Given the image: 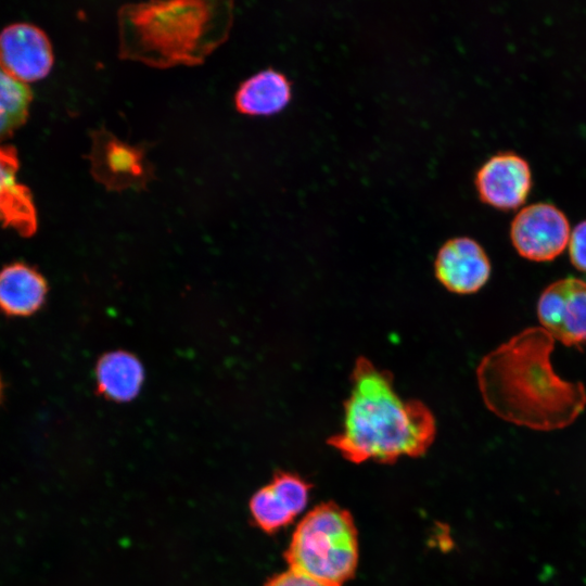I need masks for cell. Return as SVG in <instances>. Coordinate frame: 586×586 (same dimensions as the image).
I'll return each instance as SVG.
<instances>
[{
    "label": "cell",
    "instance_id": "30bf717a",
    "mask_svg": "<svg viewBox=\"0 0 586 586\" xmlns=\"http://www.w3.org/2000/svg\"><path fill=\"white\" fill-rule=\"evenodd\" d=\"M531 184L527 162L512 152H500L491 156L475 175L480 199L501 209L521 205L528 194Z\"/></svg>",
    "mask_w": 586,
    "mask_h": 586
},
{
    "label": "cell",
    "instance_id": "ba28073f",
    "mask_svg": "<svg viewBox=\"0 0 586 586\" xmlns=\"http://www.w3.org/2000/svg\"><path fill=\"white\" fill-rule=\"evenodd\" d=\"M52 64L50 40L36 25L14 23L0 31V65L16 80L26 84L43 78Z\"/></svg>",
    "mask_w": 586,
    "mask_h": 586
},
{
    "label": "cell",
    "instance_id": "e0dca14e",
    "mask_svg": "<svg viewBox=\"0 0 586 586\" xmlns=\"http://www.w3.org/2000/svg\"><path fill=\"white\" fill-rule=\"evenodd\" d=\"M569 252L574 267L586 271V220L577 224L570 234Z\"/></svg>",
    "mask_w": 586,
    "mask_h": 586
},
{
    "label": "cell",
    "instance_id": "8992f818",
    "mask_svg": "<svg viewBox=\"0 0 586 586\" xmlns=\"http://www.w3.org/2000/svg\"><path fill=\"white\" fill-rule=\"evenodd\" d=\"M510 237L518 253L530 260L547 262L565 249L570 239L566 216L553 204L522 208L511 222Z\"/></svg>",
    "mask_w": 586,
    "mask_h": 586
},
{
    "label": "cell",
    "instance_id": "277c9868",
    "mask_svg": "<svg viewBox=\"0 0 586 586\" xmlns=\"http://www.w3.org/2000/svg\"><path fill=\"white\" fill-rule=\"evenodd\" d=\"M285 560L290 570L342 586L358 563L357 528L351 513L332 502L316 506L297 524Z\"/></svg>",
    "mask_w": 586,
    "mask_h": 586
},
{
    "label": "cell",
    "instance_id": "3957f363",
    "mask_svg": "<svg viewBox=\"0 0 586 586\" xmlns=\"http://www.w3.org/2000/svg\"><path fill=\"white\" fill-rule=\"evenodd\" d=\"M120 59L166 68L198 65L230 34L231 1H151L117 13Z\"/></svg>",
    "mask_w": 586,
    "mask_h": 586
},
{
    "label": "cell",
    "instance_id": "9a60e30c",
    "mask_svg": "<svg viewBox=\"0 0 586 586\" xmlns=\"http://www.w3.org/2000/svg\"><path fill=\"white\" fill-rule=\"evenodd\" d=\"M143 381L141 362L126 352L104 355L97 366L98 390L105 397L118 402L132 399Z\"/></svg>",
    "mask_w": 586,
    "mask_h": 586
},
{
    "label": "cell",
    "instance_id": "6da1fadb",
    "mask_svg": "<svg viewBox=\"0 0 586 586\" xmlns=\"http://www.w3.org/2000/svg\"><path fill=\"white\" fill-rule=\"evenodd\" d=\"M553 347L555 339L544 328L531 327L485 355L476 379L486 407L498 418L532 430L572 424L585 410L586 388L555 372Z\"/></svg>",
    "mask_w": 586,
    "mask_h": 586
},
{
    "label": "cell",
    "instance_id": "52a82bcc",
    "mask_svg": "<svg viewBox=\"0 0 586 586\" xmlns=\"http://www.w3.org/2000/svg\"><path fill=\"white\" fill-rule=\"evenodd\" d=\"M542 328L565 346L586 344V281L568 277L548 285L537 303Z\"/></svg>",
    "mask_w": 586,
    "mask_h": 586
},
{
    "label": "cell",
    "instance_id": "8fae6325",
    "mask_svg": "<svg viewBox=\"0 0 586 586\" xmlns=\"http://www.w3.org/2000/svg\"><path fill=\"white\" fill-rule=\"evenodd\" d=\"M310 485L301 476L277 473L271 482L259 488L250 500V511L256 525L273 533L294 520L306 507Z\"/></svg>",
    "mask_w": 586,
    "mask_h": 586
},
{
    "label": "cell",
    "instance_id": "5bb4252c",
    "mask_svg": "<svg viewBox=\"0 0 586 586\" xmlns=\"http://www.w3.org/2000/svg\"><path fill=\"white\" fill-rule=\"evenodd\" d=\"M292 82L281 72L266 68L241 84L234 98L237 110L249 115H271L290 102Z\"/></svg>",
    "mask_w": 586,
    "mask_h": 586
},
{
    "label": "cell",
    "instance_id": "7c38bea8",
    "mask_svg": "<svg viewBox=\"0 0 586 586\" xmlns=\"http://www.w3.org/2000/svg\"><path fill=\"white\" fill-rule=\"evenodd\" d=\"M17 169L14 146L0 145V224L27 237L36 231L37 213L30 191L17 180Z\"/></svg>",
    "mask_w": 586,
    "mask_h": 586
},
{
    "label": "cell",
    "instance_id": "2e32d148",
    "mask_svg": "<svg viewBox=\"0 0 586 586\" xmlns=\"http://www.w3.org/2000/svg\"><path fill=\"white\" fill-rule=\"evenodd\" d=\"M31 91L0 65V138L17 128L28 114Z\"/></svg>",
    "mask_w": 586,
    "mask_h": 586
},
{
    "label": "cell",
    "instance_id": "7a4b0ae2",
    "mask_svg": "<svg viewBox=\"0 0 586 586\" xmlns=\"http://www.w3.org/2000/svg\"><path fill=\"white\" fill-rule=\"evenodd\" d=\"M393 381L390 371L370 359L355 360L343 429L327 441L348 461L390 463L422 456L432 445L436 422L431 409L421 400L402 398Z\"/></svg>",
    "mask_w": 586,
    "mask_h": 586
},
{
    "label": "cell",
    "instance_id": "4fadbf2b",
    "mask_svg": "<svg viewBox=\"0 0 586 586\" xmlns=\"http://www.w3.org/2000/svg\"><path fill=\"white\" fill-rule=\"evenodd\" d=\"M48 292L44 277L24 263H12L0 270V310L25 317L36 313Z\"/></svg>",
    "mask_w": 586,
    "mask_h": 586
},
{
    "label": "cell",
    "instance_id": "ac0fdd59",
    "mask_svg": "<svg viewBox=\"0 0 586 586\" xmlns=\"http://www.w3.org/2000/svg\"><path fill=\"white\" fill-rule=\"evenodd\" d=\"M265 586H334L301 574L293 570L272 576Z\"/></svg>",
    "mask_w": 586,
    "mask_h": 586
},
{
    "label": "cell",
    "instance_id": "9c48e42d",
    "mask_svg": "<svg viewBox=\"0 0 586 586\" xmlns=\"http://www.w3.org/2000/svg\"><path fill=\"white\" fill-rule=\"evenodd\" d=\"M434 272L449 292L471 294L489 279L491 263L479 242L469 237H455L440 247Z\"/></svg>",
    "mask_w": 586,
    "mask_h": 586
},
{
    "label": "cell",
    "instance_id": "5b68a950",
    "mask_svg": "<svg viewBox=\"0 0 586 586\" xmlns=\"http://www.w3.org/2000/svg\"><path fill=\"white\" fill-rule=\"evenodd\" d=\"M90 161L92 177L110 191L145 190L155 178L153 164L146 152L150 145L129 144L100 127L90 132Z\"/></svg>",
    "mask_w": 586,
    "mask_h": 586
},
{
    "label": "cell",
    "instance_id": "d6986e66",
    "mask_svg": "<svg viewBox=\"0 0 586 586\" xmlns=\"http://www.w3.org/2000/svg\"><path fill=\"white\" fill-rule=\"evenodd\" d=\"M0 394H1V381H0Z\"/></svg>",
    "mask_w": 586,
    "mask_h": 586
}]
</instances>
